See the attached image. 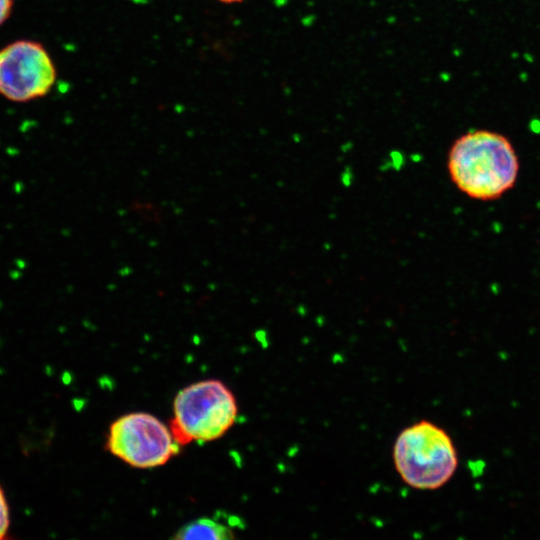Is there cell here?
I'll use <instances>...</instances> for the list:
<instances>
[{"label":"cell","mask_w":540,"mask_h":540,"mask_svg":"<svg viewBox=\"0 0 540 540\" xmlns=\"http://www.w3.org/2000/svg\"><path fill=\"white\" fill-rule=\"evenodd\" d=\"M237 414L235 396L223 382L202 380L177 393L169 428L180 446L208 442L223 436Z\"/></svg>","instance_id":"3957f363"},{"label":"cell","mask_w":540,"mask_h":540,"mask_svg":"<svg viewBox=\"0 0 540 540\" xmlns=\"http://www.w3.org/2000/svg\"><path fill=\"white\" fill-rule=\"evenodd\" d=\"M10 524L9 507L3 489L0 486V540L5 538Z\"/></svg>","instance_id":"52a82bcc"},{"label":"cell","mask_w":540,"mask_h":540,"mask_svg":"<svg viewBox=\"0 0 540 540\" xmlns=\"http://www.w3.org/2000/svg\"><path fill=\"white\" fill-rule=\"evenodd\" d=\"M393 462L401 479L418 490H435L455 474L458 455L450 435L422 420L405 428L393 446Z\"/></svg>","instance_id":"7a4b0ae2"},{"label":"cell","mask_w":540,"mask_h":540,"mask_svg":"<svg viewBox=\"0 0 540 540\" xmlns=\"http://www.w3.org/2000/svg\"><path fill=\"white\" fill-rule=\"evenodd\" d=\"M216 1L223 4H236V3L242 2L243 0H216Z\"/></svg>","instance_id":"9c48e42d"},{"label":"cell","mask_w":540,"mask_h":540,"mask_svg":"<svg viewBox=\"0 0 540 540\" xmlns=\"http://www.w3.org/2000/svg\"><path fill=\"white\" fill-rule=\"evenodd\" d=\"M57 78L55 64L39 42L18 40L0 50V94L13 102L47 95Z\"/></svg>","instance_id":"5b68a950"},{"label":"cell","mask_w":540,"mask_h":540,"mask_svg":"<svg viewBox=\"0 0 540 540\" xmlns=\"http://www.w3.org/2000/svg\"><path fill=\"white\" fill-rule=\"evenodd\" d=\"M174 539H210L227 540L234 538L232 529L218 520L211 518H199L182 526Z\"/></svg>","instance_id":"8992f818"},{"label":"cell","mask_w":540,"mask_h":540,"mask_svg":"<svg viewBox=\"0 0 540 540\" xmlns=\"http://www.w3.org/2000/svg\"><path fill=\"white\" fill-rule=\"evenodd\" d=\"M107 450L135 468H154L166 464L179 452L168 426L157 417L135 412L117 418L106 441Z\"/></svg>","instance_id":"277c9868"},{"label":"cell","mask_w":540,"mask_h":540,"mask_svg":"<svg viewBox=\"0 0 540 540\" xmlns=\"http://www.w3.org/2000/svg\"><path fill=\"white\" fill-rule=\"evenodd\" d=\"M13 0H0V26L11 14Z\"/></svg>","instance_id":"ba28073f"},{"label":"cell","mask_w":540,"mask_h":540,"mask_svg":"<svg viewBox=\"0 0 540 540\" xmlns=\"http://www.w3.org/2000/svg\"><path fill=\"white\" fill-rule=\"evenodd\" d=\"M446 168L453 185L477 201H493L517 183L520 160L511 140L489 129L470 130L451 144Z\"/></svg>","instance_id":"6da1fadb"}]
</instances>
